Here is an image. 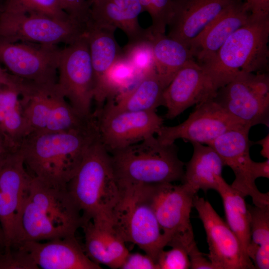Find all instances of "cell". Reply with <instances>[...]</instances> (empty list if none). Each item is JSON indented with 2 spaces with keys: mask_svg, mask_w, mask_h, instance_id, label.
Masks as SVG:
<instances>
[{
  "mask_svg": "<svg viewBox=\"0 0 269 269\" xmlns=\"http://www.w3.org/2000/svg\"><path fill=\"white\" fill-rule=\"evenodd\" d=\"M99 139L96 119L68 131L31 133L19 147L31 177L49 187L67 189V184L91 145Z\"/></svg>",
  "mask_w": 269,
  "mask_h": 269,
  "instance_id": "6da1fadb",
  "label": "cell"
},
{
  "mask_svg": "<svg viewBox=\"0 0 269 269\" xmlns=\"http://www.w3.org/2000/svg\"><path fill=\"white\" fill-rule=\"evenodd\" d=\"M82 213L67 189L46 186L32 178L19 211L12 246L75 236Z\"/></svg>",
  "mask_w": 269,
  "mask_h": 269,
  "instance_id": "7a4b0ae2",
  "label": "cell"
},
{
  "mask_svg": "<svg viewBox=\"0 0 269 269\" xmlns=\"http://www.w3.org/2000/svg\"><path fill=\"white\" fill-rule=\"evenodd\" d=\"M108 152L120 190L183 181L185 163L177 146L155 135Z\"/></svg>",
  "mask_w": 269,
  "mask_h": 269,
  "instance_id": "3957f363",
  "label": "cell"
},
{
  "mask_svg": "<svg viewBox=\"0 0 269 269\" xmlns=\"http://www.w3.org/2000/svg\"><path fill=\"white\" fill-rule=\"evenodd\" d=\"M269 16L251 14L248 21L232 33L214 57L201 65L215 89L245 73H264L268 69Z\"/></svg>",
  "mask_w": 269,
  "mask_h": 269,
  "instance_id": "277c9868",
  "label": "cell"
},
{
  "mask_svg": "<svg viewBox=\"0 0 269 269\" xmlns=\"http://www.w3.org/2000/svg\"><path fill=\"white\" fill-rule=\"evenodd\" d=\"M67 189L82 213L83 223L96 219L111 223L121 191L109 153L99 138L88 149Z\"/></svg>",
  "mask_w": 269,
  "mask_h": 269,
  "instance_id": "5b68a950",
  "label": "cell"
},
{
  "mask_svg": "<svg viewBox=\"0 0 269 269\" xmlns=\"http://www.w3.org/2000/svg\"><path fill=\"white\" fill-rule=\"evenodd\" d=\"M18 90L26 135L81 128L94 118L81 116L68 103L57 83L39 84L21 79Z\"/></svg>",
  "mask_w": 269,
  "mask_h": 269,
  "instance_id": "8992f818",
  "label": "cell"
},
{
  "mask_svg": "<svg viewBox=\"0 0 269 269\" xmlns=\"http://www.w3.org/2000/svg\"><path fill=\"white\" fill-rule=\"evenodd\" d=\"M87 25L62 20L5 2L0 11V38L11 42L68 45L84 35Z\"/></svg>",
  "mask_w": 269,
  "mask_h": 269,
  "instance_id": "52a82bcc",
  "label": "cell"
},
{
  "mask_svg": "<svg viewBox=\"0 0 269 269\" xmlns=\"http://www.w3.org/2000/svg\"><path fill=\"white\" fill-rule=\"evenodd\" d=\"M111 224L125 243L137 245L155 262L166 247L163 235L143 187L121 190Z\"/></svg>",
  "mask_w": 269,
  "mask_h": 269,
  "instance_id": "ba28073f",
  "label": "cell"
},
{
  "mask_svg": "<svg viewBox=\"0 0 269 269\" xmlns=\"http://www.w3.org/2000/svg\"><path fill=\"white\" fill-rule=\"evenodd\" d=\"M162 231L166 247L179 246L187 252L196 244L190 214L196 194L184 184L144 186Z\"/></svg>",
  "mask_w": 269,
  "mask_h": 269,
  "instance_id": "9c48e42d",
  "label": "cell"
},
{
  "mask_svg": "<svg viewBox=\"0 0 269 269\" xmlns=\"http://www.w3.org/2000/svg\"><path fill=\"white\" fill-rule=\"evenodd\" d=\"M213 99L245 127L269 126V77L265 72L239 74L219 88Z\"/></svg>",
  "mask_w": 269,
  "mask_h": 269,
  "instance_id": "30bf717a",
  "label": "cell"
},
{
  "mask_svg": "<svg viewBox=\"0 0 269 269\" xmlns=\"http://www.w3.org/2000/svg\"><path fill=\"white\" fill-rule=\"evenodd\" d=\"M57 85L71 107L82 117L90 119L95 80L86 34L62 49Z\"/></svg>",
  "mask_w": 269,
  "mask_h": 269,
  "instance_id": "8fae6325",
  "label": "cell"
},
{
  "mask_svg": "<svg viewBox=\"0 0 269 269\" xmlns=\"http://www.w3.org/2000/svg\"><path fill=\"white\" fill-rule=\"evenodd\" d=\"M93 113L99 140L108 152L154 136L163 126L156 111H116L102 107Z\"/></svg>",
  "mask_w": 269,
  "mask_h": 269,
  "instance_id": "7c38bea8",
  "label": "cell"
},
{
  "mask_svg": "<svg viewBox=\"0 0 269 269\" xmlns=\"http://www.w3.org/2000/svg\"><path fill=\"white\" fill-rule=\"evenodd\" d=\"M62 49L57 45L11 42L0 38V63L11 74L39 84H53Z\"/></svg>",
  "mask_w": 269,
  "mask_h": 269,
  "instance_id": "4fadbf2b",
  "label": "cell"
},
{
  "mask_svg": "<svg viewBox=\"0 0 269 269\" xmlns=\"http://www.w3.org/2000/svg\"><path fill=\"white\" fill-rule=\"evenodd\" d=\"M243 126L213 99L197 105L186 120L174 126H163L156 136L161 143L171 144L178 139L208 145L225 132Z\"/></svg>",
  "mask_w": 269,
  "mask_h": 269,
  "instance_id": "5bb4252c",
  "label": "cell"
},
{
  "mask_svg": "<svg viewBox=\"0 0 269 269\" xmlns=\"http://www.w3.org/2000/svg\"><path fill=\"white\" fill-rule=\"evenodd\" d=\"M193 207L204 226L209 251L207 257L214 269H255L238 237L211 204L196 194Z\"/></svg>",
  "mask_w": 269,
  "mask_h": 269,
  "instance_id": "9a60e30c",
  "label": "cell"
},
{
  "mask_svg": "<svg viewBox=\"0 0 269 269\" xmlns=\"http://www.w3.org/2000/svg\"><path fill=\"white\" fill-rule=\"evenodd\" d=\"M250 130L241 127L229 130L208 145L220 155L225 166L233 171L235 179L231 186L245 197H251L255 206L265 207L269 205V194L258 190L252 175Z\"/></svg>",
  "mask_w": 269,
  "mask_h": 269,
  "instance_id": "2e32d148",
  "label": "cell"
},
{
  "mask_svg": "<svg viewBox=\"0 0 269 269\" xmlns=\"http://www.w3.org/2000/svg\"><path fill=\"white\" fill-rule=\"evenodd\" d=\"M31 179L19 149L11 152L0 162V224L4 235L5 248L13 244L16 220Z\"/></svg>",
  "mask_w": 269,
  "mask_h": 269,
  "instance_id": "e0dca14e",
  "label": "cell"
},
{
  "mask_svg": "<svg viewBox=\"0 0 269 269\" xmlns=\"http://www.w3.org/2000/svg\"><path fill=\"white\" fill-rule=\"evenodd\" d=\"M216 92L203 67L195 60H190L177 72L163 91L166 118L173 119L189 107L213 99Z\"/></svg>",
  "mask_w": 269,
  "mask_h": 269,
  "instance_id": "ac0fdd59",
  "label": "cell"
},
{
  "mask_svg": "<svg viewBox=\"0 0 269 269\" xmlns=\"http://www.w3.org/2000/svg\"><path fill=\"white\" fill-rule=\"evenodd\" d=\"M236 0H172L167 36L189 48L192 41Z\"/></svg>",
  "mask_w": 269,
  "mask_h": 269,
  "instance_id": "d6986e66",
  "label": "cell"
},
{
  "mask_svg": "<svg viewBox=\"0 0 269 269\" xmlns=\"http://www.w3.org/2000/svg\"><path fill=\"white\" fill-rule=\"evenodd\" d=\"M20 246L38 269H101L86 254L75 236L46 242L27 241Z\"/></svg>",
  "mask_w": 269,
  "mask_h": 269,
  "instance_id": "ffe728a7",
  "label": "cell"
},
{
  "mask_svg": "<svg viewBox=\"0 0 269 269\" xmlns=\"http://www.w3.org/2000/svg\"><path fill=\"white\" fill-rule=\"evenodd\" d=\"M251 15L242 0H236L213 19L191 43L189 49L200 65L211 60L228 38Z\"/></svg>",
  "mask_w": 269,
  "mask_h": 269,
  "instance_id": "44dd1931",
  "label": "cell"
},
{
  "mask_svg": "<svg viewBox=\"0 0 269 269\" xmlns=\"http://www.w3.org/2000/svg\"><path fill=\"white\" fill-rule=\"evenodd\" d=\"M85 237L84 250L95 263L111 269H120L128 255L126 243L111 223L89 220L83 223Z\"/></svg>",
  "mask_w": 269,
  "mask_h": 269,
  "instance_id": "7402d4cb",
  "label": "cell"
},
{
  "mask_svg": "<svg viewBox=\"0 0 269 269\" xmlns=\"http://www.w3.org/2000/svg\"><path fill=\"white\" fill-rule=\"evenodd\" d=\"M143 11L138 0H96L91 5L90 21L98 25L119 28L128 41L149 37V32L139 24Z\"/></svg>",
  "mask_w": 269,
  "mask_h": 269,
  "instance_id": "603a6c76",
  "label": "cell"
},
{
  "mask_svg": "<svg viewBox=\"0 0 269 269\" xmlns=\"http://www.w3.org/2000/svg\"><path fill=\"white\" fill-rule=\"evenodd\" d=\"M192 156L185 164L182 183L197 194L199 190H216L223 179L225 165L220 155L210 146L192 142Z\"/></svg>",
  "mask_w": 269,
  "mask_h": 269,
  "instance_id": "cb8c5ba5",
  "label": "cell"
},
{
  "mask_svg": "<svg viewBox=\"0 0 269 269\" xmlns=\"http://www.w3.org/2000/svg\"><path fill=\"white\" fill-rule=\"evenodd\" d=\"M165 89L154 69L142 75L131 88L117 97L116 101L109 99L105 107L116 111H156L163 106Z\"/></svg>",
  "mask_w": 269,
  "mask_h": 269,
  "instance_id": "d4e9b609",
  "label": "cell"
},
{
  "mask_svg": "<svg viewBox=\"0 0 269 269\" xmlns=\"http://www.w3.org/2000/svg\"><path fill=\"white\" fill-rule=\"evenodd\" d=\"M149 33L155 69L165 88L177 72L188 61L194 59L189 48L165 33Z\"/></svg>",
  "mask_w": 269,
  "mask_h": 269,
  "instance_id": "484cf974",
  "label": "cell"
},
{
  "mask_svg": "<svg viewBox=\"0 0 269 269\" xmlns=\"http://www.w3.org/2000/svg\"><path fill=\"white\" fill-rule=\"evenodd\" d=\"M116 29L89 21L86 37L94 72L95 86L111 65L123 55L115 36Z\"/></svg>",
  "mask_w": 269,
  "mask_h": 269,
  "instance_id": "4316f807",
  "label": "cell"
},
{
  "mask_svg": "<svg viewBox=\"0 0 269 269\" xmlns=\"http://www.w3.org/2000/svg\"><path fill=\"white\" fill-rule=\"evenodd\" d=\"M0 133L15 150L19 148L26 136L18 85L0 87Z\"/></svg>",
  "mask_w": 269,
  "mask_h": 269,
  "instance_id": "83f0119b",
  "label": "cell"
},
{
  "mask_svg": "<svg viewBox=\"0 0 269 269\" xmlns=\"http://www.w3.org/2000/svg\"><path fill=\"white\" fill-rule=\"evenodd\" d=\"M216 191L222 199L226 223L238 237L247 254L250 241V215L245 197L224 178Z\"/></svg>",
  "mask_w": 269,
  "mask_h": 269,
  "instance_id": "f1b7e54d",
  "label": "cell"
},
{
  "mask_svg": "<svg viewBox=\"0 0 269 269\" xmlns=\"http://www.w3.org/2000/svg\"><path fill=\"white\" fill-rule=\"evenodd\" d=\"M140 77L134 68L122 55L106 71L95 86L94 100L99 110L106 99L126 91L134 86Z\"/></svg>",
  "mask_w": 269,
  "mask_h": 269,
  "instance_id": "f546056e",
  "label": "cell"
},
{
  "mask_svg": "<svg viewBox=\"0 0 269 269\" xmlns=\"http://www.w3.org/2000/svg\"><path fill=\"white\" fill-rule=\"evenodd\" d=\"M250 215V241L247 255L255 269H269V205H248Z\"/></svg>",
  "mask_w": 269,
  "mask_h": 269,
  "instance_id": "4dcf8cb0",
  "label": "cell"
},
{
  "mask_svg": "<svg viewBox=\"0 0 269 269\" xmlns=\"http://www.w3.org/2000/svg\"><path fill=\"white\" fill-rule=\"evenodd\" d=\"M122 49L123 56L131 64L139 77L155 69L150 33L148 37L128 41Z\"/></svg>",
  "mask_w": 269,
  "mask_h": 269,
  "instance_id": "1f68e13d",
  "label": "cell"
},
{
  "mask_svg": "<svg viewBox=\"0 0 269 269\" xmlns=\"http://www.w3.org/2000/svg\"><path fill=\"white\" fill-rule=\"evenodd\" d=\"M144 11L151 18L148 28L152 34H164L170 16L172 0H138Z\"/></svg>",
  "mask_w": 269,
  "mask_h": 269,
  "instance_id": "d6a6232c",
  "label": "cell"
},
{
  "mask_svg": "<svg viewBox=\"0 0 269 269\" xmlns=\"http://www.w3.org/2000/svg\"><path fill=\"white\" fill-rule=\"evenodd\" d=\"M5 2L59 19L71 18L63 10L60 0H6Z\"/></svg>",
  "mask_w": 269,
  "mask_h": 269,
  "instance_id": "836d02e7",
  "label": "cell"
},
{
  "mask_svg": "<svg viewBox=\"0 0 269 269\" xmlns=\"http://www.w3.org/2000/svg\"><path fill=\"white\" fill-rule=\"evenodd\" d=\"M156 263L158 269H188L190 262L188 252L179 246L171 247V249L161 250L158 254Z\"/></svg>",
  "mask_w": 269,
  "mask_h": 269,
  "instance_id": "e575fe53",
  "label": "cell"
},
{
  "mask_svg": "<svg viewBox=\"0 0 269 269\" xmlns=\"http://www.w3.org/2000/svg\"><path fill=\"white\" fill-rule=\"evenodd\" d=\"M0 269H38L19 246L0 250Z\"/></svg>",
  "mask_w": 269,
  "mask_h": 269,
  "instance_id": "d590c367",
  "label": "cell"
},
{
  "mask_svg": "<svg viewBox=\"0 0 269 269\" xmlns=\"http://www.w3.org/2000/svg\"><path fill=\"white\" fill-rule=\"evenodd\" d=\"M121 269H158L155 260L147 254L130 253L121 266Z\"/></svg>",
  "mask_w": 269,
  "mask_h": 269,
  "instance_id": "8d00e7d4",
  "label": "cell"
},
{
  "mask_svg": "<svg viewBox=\"0 0 269 269\" xmlns=\"http://www.w3.org/2000/svg\"><path fill=\"white\" fill-rule=\"evenodd\" d=\"M188 256L192 269H214L209 259L205 257L204 254L198 249L196 244L189 250Z\"/></svg>",
  "mask_w": 269,
  "mask_h": 269,
  "instance_id": "74e56055",
  "label": "cell"
},
{
  "mask_svg": "<svg viewBox=\"0 0 269 269\" xmlns=\"http://www.w3.org/2000/svg\"><path fill=\"white\" fill-rule=\"evenodd\" d=\"M251 14L260 16H269V0H242Z\"/></svg>",
  "mask_w": 269,
  "mask_h": 269,
  "instance_id": "f35d334b",
  "label": "cell"
},
{
  "mask_svg": "<svg viewBox=\"0 0 269 269\" xmlns=\"http://www.w3.org/2000/svg\"><path fill=\"white\" fill-rule=\"evenodd\" d=\"M251 172L253 178L256 180L258 178H269V158L263 162L252 161Z\"/></svg>",
  "mask_w": 269,
  "mask_h": 269,
  "instance_id": "ab89813d",
  "label": "cell"
},
{
  "mask_svg": "<svg viewBox=\"0 0 269 269\" xmlns=\"http://www.w3.org/2000/svg\"><path fill=\"white\" fill-rule=\"evenodd\" d=\"M0 64V87L4 85H16L19 78L9 73Z\"/></svg>",
  "mask_w": 269,
  "mask_h": 269,
  "instance_id": "60d3db41",
  "label": "cell"
},
{
  "mask_svg": "<svg viewBox=\"0 0 269 269\" xmlns=\"http://www.w3.org/2000/svg\"><path fill=\"white\" fill-rule=\"evenodd\" d=\"M14 150H16L9 144L0 133V162L9 153Z\"/></svg>",
  "mask_w": 269,
  "mask_h": 269,
  "instance_id": "b9f144b4",
  "label": "cell"
},
{
  "mask_svg": "<svg viewBox=\"0 0 269 269\" xmlns=\"http://www.w3.org/2000/svg\"><path fill=\"white\" fill-rule=\"evenodd\" d=\"M255 143L261 146V155L267 159L269 158V134H268L264 138L255 142Z\"/></svg>",
  "mask_w": 269,
  "mask_h": 269,
  "instance_id": "7bdbcfd3",
  "label": "cell"
},
{
  "mask_svg": "<svg viewBox=\"0 0 269 269\" xmlns=\"http://www.w3.org/2000/svg\"><path fill=\"white\" fill-rule=\"evenodd\" d=\"M0 246L5 247V238L3 231L0 224Z\"/></svg>",
  "mask_w": 269,
  "mask_h": 269,
  "instance_id": "ee69618b",
  "label": "cell"
},
{
  "mask_svg": "<svg viewBox=\"0 0 269 269\" xmlns=\"http://www.w3.org/2000/svg\"><path fill=\"white\" fill-rule=\"evenodd\" d=\"M95 0H88V1H89V3H90V5H91V6L92 4Z\"/></svg>",
  "mask_w": 269,
  "mask_h": 269,
  "instance_id": "f6af8a7d",
  "label": "cell"
},
{
  "mask_svg": "<svg viewBox=\"0 0 269 269\" xmlns=\"http://www.w3.org/2000/svg\"><path fill=\"white\" fill-rule=\"evenodd\" d=\"M3 248H4V247H3L0 246V250L1 249H3Z\"/></svg>",
  "mask_w": 269,
  "mask_h": 269,
  "instance_id": "bcb514c9",
  "label": "cell"
},
{
  "mask_svg": "<svg viewBox=\"0 0 269 269\" xmlns=\"http://www.w3.org/2000/svg\"><path fill=\"white\" fill-rule=\"evenodd\" d=\"M0 10H1V9L0 8Z\"/></svg>",
  "mask_w": 269,
  "mask_h": 269,
  "instance_id": "7dc6e473",
  "label": "cell"
}]
</instances>
